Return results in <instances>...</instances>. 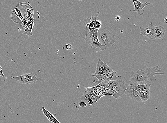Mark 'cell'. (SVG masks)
<instances>
[{"instance_id": "cell-24", "label": "cell", "mask_w": 167, "mask_h": 123, "mask_svg": "<svg viewBox=\"0 0 167 123\" xmlns=\"http://www.w3.org/2000/svg\"><path fill=\"white\" fill-rule=\"evenodd\" d=\"M115 19L116 21H119L121 19V17L120 16L117 15L115 17Z\"/></svg>"}, {"instance_id": "cell-18", "label": "cell", "mask_w": 167, "mask_h": 123, "mask_svg": "<svg viewBox=\"0 0 167 123\" xmlns=\"http://www.w3.org/2000/svg\"><path fill=\"white\" fill-rule=\"evenodd\" d=\"M40 110H42L43 113L44 115L46 116V117L48 118L51 115V114L48 111L46 110L44 106L42 107V108L40 109Z\"/></svg>"}, {"instance_id": "cell-11", "label": "cell", "mask_w": 167, "mask_h": 123, "mask_svg": "<svg viewBox=\"0 0 167 123\" xmlns=\"http://www.w3.org/2000/svg\"><path fill=\"white\" fill-rule=\"evenodd\" d=\"M133 84L134 85L135 88L140 93L142 91H145L149 96L150 95V82H141Z\"/></svg>"}, {"instance_id": "cell-14", "label": "cell", "mask_w": 167, "mask_h": 123, "mask_svg": "<svg viewBox=\"0 0 167 123\" xmlns=\"http://www.w3.org/2000/svg\"><path fill=\"white\" fill-rule=\"evenodd\" d=\"M105 93L106 95L113 96L114 98L117 99H118L119 97L118 93L114 90H112V89L105 88Z\"/></svg>"}, {"instance_id": "cell-6", "label": "cell", "mask_w": 167, "mask_h": 123, "mask_svg": "<svg viewBox=\"0 0 167 123\" xmlns=\"http://www.w3.org/2000/svg\"><path fill=\"white\" fill-rule=\"evenodd\" d=\"M116 73V71H114L112 70L107 75L105 76L92 75V76L97 78L99 80L98 81H93V82L97 84H98L101 82H107L112 80H116L122 79L121 76L117 77Z\"/></svg>"}, {"instance_id": "cell-15", "label": "cell", "mask_w": 167, "mask_h": 123, "mask_svg": "<svg viewBox=\"0 0 167 123\" xmlns=\"http://www.w3.org/2000/svg\"><path fill=\"white\" fill-rule=\"evenodd\" d=\"M33 26L30 25L28 23H27L26 26H24L25 28L26 32L24 33L25 34L28 35L29 37L33 35V33L32 32Z\"/></svg>"}, {"instance_id": "cell-13", "label": "cell", "mask_w": 167, "mask_h": 123, "mask_svg": "<svg viewBox=\"0 0 167 123\" xmlns=\"http://www.w3.org/2000/svg\"><path fill=\"white\" fill-rule=\"evenodd\" d=\"M85 88H86L87 90L85 91L82 97H81V100L82 102H85L87 104L88 100L91 98V94L89 89L87 87H85Z\"/></svg>"}, {"instance_id": "cell-19", "label": "cell", "mask_w": 167, "mask_h": 123, "mask_svg": "<svg viewBox=\"0 0 167 123\" xmlns=\"http://www.w3.org/2000/svg\"><path fill=\"white\" fill-rule=\"evenodd\" d=\"M91 99L93 100L94 102V105L95 104L99 99V98L96 95L93 94L91 95Z\"/></svg>"}, {"instance_id": "cell-4", "label": "cell", "mask_w": 167, "mask_h": 123, "mask_svg": "<svg viewBox=\"0 0 167 123\" xmlns=\"http://www.w3.org/2000/svg\"><path fill=\"white\" fill-rule=\"evenodd\" d=\"M37 74L31 73L24 74L17 77L11 76V79L18 82L22 84H32L35 83L38 80H41L42 78H37Z\"/></svg>"}, {"instance_id": "cell-25", "label": "cell", "mask_w": 167, "mask_h": 123, "mask_svg": "<svg viewBox=\"0 0 167 123\" xmlns=\"http://www.w3.org/2000/svg\"><path fill=\"white\" fill-rule=\"evenodd\" d=\"M164 21L165 22V23H167V17H166L164 19Z\"/></svg>"}, {"instance_id": "cell-7", "label": "cell", "mask_w": 167, "mask_h": 123, "mask_svg": "<svg viewBox=\"0 0 167 123\" xmlns=\"http://www.w3.org/2000/svg\"><path fill=\"white\" fill-rule=\"evenodd\" d=\"M125 95L131 98L134 101L138 102H142L140 97V93L137 90L133 84L127 85Z\"/></svg>"}, {"instance_id": "cell-5", "label": "cell", "mask_w": 167, "mask_h": 123, "mask_svg": "<svg viewBox=\"0 0 167 123\" xmlns=\"http://www.w3.org/2000/svg\"><path fill=\"white\" fill-rule=\"evenodd\" d=\"M86 36L85 39V41L86 43H89L91 45V48L93 49H95L99 48L100 49L103 47L104 46L99 42L97 34L91 32L86 29Z\"/></svg>"}, {"instance_id": "cell-3", "label": "cell", "mask_w": 167, "mask_h": 123, "mask_svg": "<svg viewBox=\"0 0 167 123\" xmlns=\"http://www.w3.org/2000/svg\"><path fill=\"white\" fill-rule=\"evenodd\" d=\"M125 84V82L121 79L107 82H101L98 86L105 88L114 90L118 93L119 97H122L125 95L126 89Z\"/></svg>"}, {"instance_id": "cell-9", "label": "cell", "mask_w": 167, "mask_h": 123, "mask_svg": "<svg viewBox=\"0 0 167 123\" xmlns=\"http://www.w3.org/2000/svg\"><path fill=\"white\" fill-rule=\"evenodd\" d=\"M156 26L153 25L152 22L148 24L147 28L140 27V35L147 37L152 40H154L155 29Z\"/></svg>"}, {"instance_id": "cell-12", "label": "cell", "mask_w": 167, "mask_h": 123, "mask_svg": "<svg viewBox=\"0 0 167 123\" xmlns=\"http://www.w3.org/2000/svg\"><path fill=\"white\" fill-rule=\"evenodd\" d=\"M165 32V29L163 26H156L155 31L154 40L161 39L163 37Z\"/></svg>"}, {"instance_id": "cell-10", "label": "cell", "mask_w": 167, "mask_h": 123, "mask_svg": "<svg viewBox=\"0 0 167 123\" xmlns=\"http://www.w3.org/2000/svg\"><path fill=\"white\" fill-rule=\"evenodd\" d=\"M133 2L134 6V12H137L139 16L143 15L144 13L143 8L146 6L150 5V3L146 2L145 3H141L137 0H133Z\"/></svg>"}, {"instance_id": "cell-16", "label": "cell", "mask_w": 167, "mask_h": 123, "mask_svg": "<svg viewBox=\"0 0 167 123\" xmlns=\"http://www.w3.org/2000/svg\"><path fill=\"white\" fill-rule=\"evenodd\" d=\"M140 97L142 102H145L149 99L150 96L145 91H142L140 93Z\"/></svg>"}, {"instance_id": "cell-22", "label": "cell", "mask_w": 167, "mask_h": 123, "mask_svg": "<svg viewBox=\"0 0 167 123\" xmlns=\"http://www.w3.org/2000/svg\"><path fill=\"white\" fill-rule=\"evenodd\" d=\"M66 48L67 50H71L72 48V46L70 44H67L66 45Z\"/></svg>"}, {"instance_id": "cell-1", "label": "cell", "mask_w": 167, "mask_h": 123, "mask_svg": "<svg viewBox=\"0 0 167 123\" xmlns=\"http://www.w3.org/2000/svg\"><path fill=\"white\" fill-rule=\"evenodd\" d=\"M161 69L159 66H157L144 69H140L136 71H131L130 79L126 85L154 81L156 80L155 75L164 74Z\"/></svg>"}, {"instance_id": "cell-2", "label": "cell", "mask_w": 167, "mask_h": 123, "mask_svg": "<svg viewBox=\"0 0 167 123\" xmlns=\"http://www.w3.org/2000/svg\"><path fill=\"white\" fill-rule=\"evenodd\" d=\"M97 37L99 42L101 45L104 46L103 47L100 49L101 51L113 46L116 41V35L105 28L102 29L99 32Z\"/></svg>"}, {"instance_id": "cell-17", "label": "cell", "mask_w": 167, "mask_h": 123, "mask_svg": "<svg viewBox=\"0 0 167 123\" xmlns=\"http://www.w3.org/2000/svg\"><path fill=\"white\" fill-rule=\"evenodd\" d=\"M49 121L53 123H61L56 119V118L52 114L48 118H47Z\"/></svg>"}, {"instance_id": "cell-8", "label": "cell", "mask_w": 167, "mask_h": 123, "mask_svg": "<svg viewBox=\"0 0 167 123\" xmlns=\"http://www.w3.org/2000/svg\"><path fill=\"white\" fill-rule=\"evenodd\" d=\"M112 70V69L108 66L105 62H103L100 59L97 64L96 72L94 75L105 76Z\"/></svg>"}, {"instance_id": "cell-23", "label": "cell", "mask_w": 167, "mask_h": 123, "mask_svg": "<svg viewBox=\"0 0 167 123\" xmlns=\"http://www.w3.org/2000/svg\"><path fill=\"white\" fill-rule=\"evenodd\" d=\"M0 76L3 77H5V75H4L2 68L1 66H0Z\"/></svg>"}, {"instance_id": "cell-21", "label": "cell", "mask_w": 167, "mask_h": 123, "mask_svg": "<svg viewBox=\"0 0 167 123\" xmlns=\"http://www.w3.org/2000/svg\"><path fill=\"white\" fill-rule=\"evenodd\" d=\"M87 105L88 106V107L94 105L93 100L91 99V98H90V99H89V100H88L87 102Z\"/></svg>"}, {"instance_id": "cell-20", "label": "cell", "mask_w": 167, "mask_h": 123, "mask_svg": "<svg viewBox=\"0 0 167 123\" xmlns=\"http://www.w3.org/2000/svg\"><path fill=\"white\" fill-rule=\"evenodd\" d=\"M79 106L80 108H83L85 107H88V105L86 103L84 102H81L79 103Z\"/></svg>"}]
</instances>
